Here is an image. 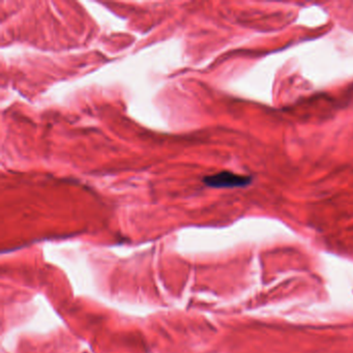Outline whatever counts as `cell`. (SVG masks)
<instances>
[{
  "label": "cell",
  "mask_w": 353,
  "mask_h": 353,
  "mask_svg": "<svg viewBox=\"0 0 353 353\" xmlns=\"http://www.w3.org/2000/svg\"><path fill=\"white\" fill-rule=\"evenodd\" d=\"M203 183L206 186L214 189H234L249 186L252 183V178L234 174L228 171H223L206 176L203 180Z\"/></svg>",
  "instance_id": "6da1fadb"
}]
</instances>
